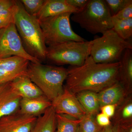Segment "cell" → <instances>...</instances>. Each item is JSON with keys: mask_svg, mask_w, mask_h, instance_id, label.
<instances>
[{"mask_svg": "<svg viewBox=\"0 0 132 132\" xmlns=\"http://www.w3.org/2000/svg\"><path fill=\"white\" fill-rule=\"evenodd\" d=\"M118 125L121 132H132L131 122Z\"/></svg>", "mask_w": 132, "mask_h": 132, "instance_id": "obj_31", "label": "cell"}, {"mask_svg": "<svg viewBox=\"0 0 132 132\" xmlns=\"http://www.w3.org/2000/svg\"><path fill=\"white\" fill-rule=\"evenodd\" d=\"M29 62L27 59L17 56L0 58V85L27 75Z\"/></svg>", "mask_w": 132, "mask_h": 132, "instance_id": "obj_10", "label": "cell"}, {"mask_svg": "<svg viewBox=\"0 0 132 132\" xmlns=\"http://www.w3.org/2000/svg\"><path fill=\"white\" fill-rule=\"evenodd\" d=\"M89 1V0H66L69 5L80 10L86 6Z\"/></svg>", "mask_w": 132, "mask_h": 132, "instance_id": "obj_29", "label": "cell"}, {"mask_svg": "<svg viewBox=\"0 0 132 132\" xmlns=\"http://www.w3.org/2000/svg\"><path fill=\"white\" fill-rule=\"evenodd\" d=\"M112 17L120 20H126L132 18V2Z\"/></svg>", "mask_w": 132, "mask_h": 132, "instance_id": "obj_27", "label": "cell"}, {"mask_svg": "<svg viewBox=\"0 0 132 132\" xmlns=\"http://www.w3.org/2000/svg\"><path fill=\"white\" fill-rule=\"evenodd\" d=\"M37 118L17 111L0 118V132H30Z\"/></svg>", "mask_w": 132, "mask_h": 132, "instance_id": "obj_11", "label": "cell"}, {"mask_svg": "<svg viewBox=\"0 0 132 132\" xmlns=\"http://www.w3.org/2000/svg\"><path fill=\"white\" fill-rule=\"evenodd\" d=\"M71 13H64L39 21L46 45L48 46L68 41H86L76 33L70 23Z\"/></svg>", "mask_w": 132, "mask_h": 132, "instance_id": "obj_7", "label": "cell"}, {"mask_svg": "<svg viewBox=\"0 0 132 132\" xmlns=\"http://www.w3.org/2000/svg\"><path fill=\"white\" fill-rule=\"evenodd\" d=\"M114 31L121 38L128 40L132 36V18L126 20H120L112 17Z\"/></svg>", "mask_w": 132, "mask_h": 132, "instance_id": "obj_22", "label": "cell"}, {"mask_svg": "<svg viewBox=\"0 0 132 132\" xmlns=\"http://www.w3.org/2000/svg\"><path fill=\"white\" fill-rule=\"evenodd\" d=\"M16 0H0V29L14 23Z\"/></svg>", "mask_w": 132, "mask_h": 132, "instance_id": "obj_20", "label": "cell"}, {"mask_svg": "<svg viewBox=\"0 0 132 132\" xmlns=\"http://www.w3.org/2000/svg\"><path fill=\"white\" fill-rule=\"evenodd\" d=\"M112 16H114L128 4L132 2V0H105Z\"/></svg>", "mask_w": 132, "mask_h": 132, "instance_id": "obj_25", "label": "cell"}, {"mask_svg": "<svg viewBox=\"0 0 132 132\" xmlns=\"http://www.w3.org/2000/svg\"><path fill=\"white\" fill-rule=\"evenodd\" d=\"M120 61L97 63L90 56L82 65L68 69L66 88L75 94L83 91L98 93L119 81Z\"/></svg>", "mask_w": 132, "mask_h": 132, "instance_id": "obj_1", "label": "cell"}, {"mask_svg": "<svg viewBox=\"0 0 132 132\" xmlns=\"http://www.w3.org/2000/svg\"><path fill=\"white\" fill-rule=\"evenodd\" d=\"M93 40L90 55L95 62L101 64L119 61L123 52L132 49L131 43L121 38L112 29Z\"/></svg>", "mask_w": 132, "mask_h": 132, "instance_id": "obj_5", "label": "cell"}, {"mask_svg": "<svg viewBox=\"0 0 132 132\" xmlns=\"http://www.w3.org/2000/svg\"><path fill=\"white\" fill-rule=\"evenodd\" d=\"M80 11L69 5L66 0H45L41 9L36 17L39 20L64 13L74 14Z\"/></svg>", "mask_w": 132, "mask_h": 132, "instance_id": "obj_14", "label": "cell"}, {"mask_svg": "<svg viewBox=\"0 0 132 132\" xmlns=\"http://www.w3.org/2000/svg\"><path fill=\"white\" fill-rule=\"evenodd\" d=\"M56 113L52 106L37 118L35 125L30 132H55Z\"/></svg>", "mask_w": 132, "mask_h": 132, "instance_id": "obj_18", "label": "cell"}, {"mask_svg": "<svg viewBox=\"0 0 132 132\" xmlns=\"http://www.w3.org/2000/svg\"><path fill=\"white\" fill-rule=\"evenodd\" d=\"M116 105H108L100 107L102 113L106 115L109 118L113 117L115 114Z\"/></svg>", "mask_w": 132, "mask_h": 132, "instance_id": "obj_30", "label": "cell"}, {"mask_svg": "<svg viewBox=\"0 0 132 132\" xmlns=\"http://www.w3.org/2000/svg\"><path fill=\"white\" fill-rule=\"evenodd\" d=\"M100 132H113V127L110 125L107 127L103 128Z\"/></svg>", "mask_w": 132, "mask_h": 132, "instance_id": "obj_32", "label": "cell"}, {"mask_svg": "<svg viewBox=\"0 0 132 132\" xmlns=\"http://www.w3.org/2000/svg\"><path fill=\"white\" fill-rule=\"evenodd\" d=\"M14 23L28 53L41 62L46 60L47 47L39 21L26 12L20 1L16 0Z\"/></svg>", "mask_w": 132, "mask_h": 132, "instance_id": "obj_2", "label": "cell"}, {"mask_svg": "<svg viewBox=\"0 0 132 132\" xmlns=\"http://www.w3.org/2000/svg\"><path fill=\"white\" fill-rule=\"evenodd\" d=\"M76 94L77 99L87 114L93 116L98 113L100 108L98 94L86 91Z\"/></svg>", "mask_w": 132, "mask_h": 132, "instance_id": "obj_19", "label": "cell"}, {"mask_svg": "<svg viewBox=\"0 0 132 132\" xmlns=\"http://www.w3.org/2000/svg\"><path fill=\"white\" fill-rule=\"evenodd\" d=\"M119 119L116 124L131 123L132 117V104L131 102H127L122 107Z\"/></svg>", "mask_w": 132, "mask_h": 132, "instance_id": "obj_26", "label": "cell"}, {"mask_svg": "<svg viewBox=\"0 0 132 132\" xmlns=\"http://www.w3.org/2000/svg\"><path fill=\"white\" fill-rule=\"evenodd\" d=\"M102 128L98 125L93 116L86 114L79 125L78 132H100Z\"/></svg>", "mask_w": 132, "mask_h": 132, "instance_id": "obj_23", "label": "cell"}, {"mask_svg": "<svg viewBox=\"0 0 132 132\" xmlns=\"http://www.w3.org/2000/svg\"><path fill=\"white\" fill-rule=\"evenodd\" d=\"M120 63L119 81L127 88H131L132 84V49H127L123 52L119 61Z\"/></svg>", "mask_w": 132, "mask_h": 132, "instance_id": "obj_17", "label": "cell"}, {"mask_svg": "<svg viewBox=\"0 0 132 132\" xmlns=\"http://www.w3.org/2000/svg\"><path fill=\"white\" fill-rule=\"evenodd\" d=\"M93 40L68 41L47 47L46 60L58 65H82L90 55Z\"/></svg>", "mask_w": 132, "mask_h": 132, "instance_id": "obj_6", "label": "cell"}, {"mask_svg": "<svg viewBox=\"0 0 132 132\" xmlns=\"http://www.w3.org/2000/svg\"><path fill=\"white\" fill-rule=\"evenodd\" d=\"M12 56L22 57L31 62H41L31 56L24 49L14 23L0 29V58Z\"/></svg>", "mask_w": 132, "mask_h": 132, "instance_id": "obj_8", "label": "cell"}, {"mask_svg": "<svg viewBox=\"0 0 132 132\" xmlns=\"http://www.w3.org/2000/svg\"><path fill=\"white\" fill-rule=\"evenodd\" d=\"M52 106L56 114H64L76 119H80L87 114L75 94L66 87L52 102Z\"/></svg>", "mask_w": 132, "mask_h": 132, "instance_id": "obj_9", "label": "cell"}, {"mask_svg": "<svg viewBox=\"0 0 132 132\" xmlns=\"http://www.w3.org/2000/svg\"><path fill=\"white\" fill-rule=\"evenodd\" d=\"M113 132H121L118 124L113 127Z\"/></svg>", "mask_w": 132, "mask_h": 132, "instance_id": "obj_33", "label": "cell"}, {"mask_svg": "<svg viewBox=\"0 0 132 132\" xmlns=\"http://www.w3.org/2000/svg\"><path fill=\"white\" fill-rule=\"evenodd\" d=\"M26 12L30 15L36 16L42 7L45 0H21Z\"/></svg>", "mask_w": 132, "mask_h": 132, "instance_id": "obj_24", "label": "cell"}, {"mask_svg": "<svg viewBox=\"0 0 132 132\" xmlns=\"http://www.w3.org/2000/svg\"><path fill=\"white\" fill-rule=\"evenodd\" d=\"M27 75L52 102L63 92L68 69L62 67L30 62Z\"/></svg>", "mask_w": 132, "mask_h": 132, "instance_id": "obj_3", "label": "cell"}, {"mask_svg": "<svg viewBox=\"0 0 132 132\" xmlns=\"http://www.w3.org/2000/svg\"><path fill=\"white\" fill-rule=\"evenodd\" d=\"M12 89L21 98H29L44 95L27 75L15 79L10 82Z\"/></svg>", "mask_w": 132, "mask_h": 132, "instance_id": "obj_15", "label": "cell"}, {"mask_svg": "<svg viewBox=\"0 0 132 132\" xmlns=\"http://www.w3.org/2000/svg\"><path fill=\"white\" fill-rule=\"evenodd\" d=\"M71 19L92 34H103L113 28L112 16L104 0H89L83 9L73 14Z\"/></svg>", "mask_w": 132, "mask_h": 132, "instance_id": "obj_4", "label": "cell"}, {"mask_svg": "<svg viewBox=\"0 0 132 132\" xmlns=\"http://www.w3.org/2000/svg\"><path fill=\"white\" fill-rule=\"evenodd\" d=\"M56 132H78L82 118L76 119L64 114H56Z\"/></svg>", "mask_w": 132, "mask_h": 132, "instance_id": "obj_21", "label": "cell"}, {"mask_svg": "<svg viewBox=\"0 0 132 132\" xmlns=\"http://www.w3.org/2000/svg\"><path fill=\"white\" fill-rule=\"evenodd\" d=\"M52 106V102L44 95L29 98H21L19 111L26 115L38 117Z\"/></svg>", "mask_w": 132, "mask_h": 132, "instance_id": "obj_13", "label": "cell"}, {"mask_svg": "<svg viewBox=\"0 0 132 132\" xmlns=\"http://www.w3.org/2000/svg\"><path fill=\"white\" fill-rule=\"evenodd\" d=\"M96 121L98 125L102 128L107 127L111 125L110 118L102 113L97 114Z\"/></svg>", "mask_w": 132, "mask_h": 132, "instance_id": "obj_28", "label": "cell"}, {"mask_svg": "<svg viewBox=\"0 0 132 132\" xmlns=\"http://www.w3.org/2000/svg\"><path fill=\"white\" fill-rule=\"evenodd\" d=\"M125 89L119 81L115 82L98 94L100 107L108 105H118L123 100Z\"/></svg>", "mask_w": 132, "mask_h": 132, "instance_id": "obj_16", "label": "cell"}, {"mask_svg": "<svg viewBox=\"0 0 132 132\" xmlns=\"http://www.w3.org/2000/svg\"><path fill=\"white\" fill-rule=\"evenodd\" d=\"M21 98L12 89L10 82L0 85V118L19 111Z\"/></svg>", "mask_w": 132, "mask_h": 132, "instance_id": "obj_12", "label": "cell"}]
</instances>
